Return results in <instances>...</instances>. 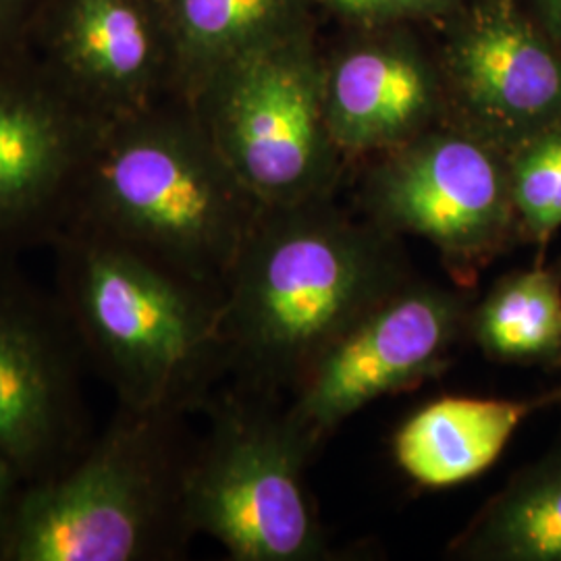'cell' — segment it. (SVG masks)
I'll return each instance as SVG.
<instances>
[{
	"mask_svg": "<svg viewBox=\"0 0 561 561\" xmlns=\"http://www.w3.org/2000/svg\"><path fill=\"white\" fill-rule=\"evenodd\" d=\"M333 198L262 206L243 241L221 317L238 387L291 393L343 333L412 279L400 238L354 221Z\"/></svg>",
	"mask_w": 561,
	"mask_h": 561,
	"instance_id": "1",
	"label": "cell"
},
{
	"mask_svg": "<svg viewBox=\"0 0 561 561\" xmlns=\"http://www.w3.org/2000/svg\"><path fill=\"white\" fill-rule=\"evenodd\" d=\"M261 210L192 106L171 96L102 125L65 231L117 243L222 294Z\"/></svg>",
	"mask_w": 561,
	"mask_h": 561,
	"instance_id": "2",
	"label": "cell"
},
{
	"mask_svg": "<svg viewBox=\"0 0 561 561\" xmlns=\"http://www.w3.org/2000/svg\"><path fill=\"white\" fill-rule=\"evenodd\" d=\"M50 248L57 296L117 405L202 408L227 375L221 291L88 233L62 231Z\"/></svg>",
	"mask_w": 561,
	"mask_h": 561,
	"instance_id": "3",
	"label": "cell"
},
{
	"mask_svg": "<svg viewBox=\"0 0 561 561\" xmlns=\"http://www.w3.org/2000/svg\"><path fill=\"white\" fill-rule=\"evenodd\" d=\"M183 414L117 405L62 472L25 489L4 561H162L192 539Z\"/></svg>",
	"mask_w": 561,
	"mask_h": 561,
	"instance_id": "4",
	"label": "cell"
},
{
	"mask_svg": "<svg viewBox=\"0 0 561 561\" xmlns=\"http://www.w3.org/2000/svg\"><path fill=\"white\" fill-rule=\"evenodd\" d=\"M275 396L245 387L204 401L208 431L190 454L185 520L229 560L322 561L329 539L304 470L312 449Z\"/></svg>",
	"mask_w": 561,
	"mask_h": 561,
	"instance_id": "5",
	"label": "cell"
},
{
	"mask_svg": "<svg viewBox=\"0 0 561 561\" xmlns=\"http://www.w3.org/2000/svg\"><path fill=\"white\" fill-rule=\"evenodd\" d=\"M317 32L225 65L187 101L262 206L333 198L347 167L324 117Z\"/></svg>",
	"mask_w": 561,
	"mask_h": 561,
	"instance_id": "6",
	"label": "cell"
},
{
	"mask_svg": "<svg viewBox=\"0 0 561 561\" xmlns=\"http://www.w3.org/2000/svg\"><path fill=\"white\" fill-rule=\"evenodd\" d=\"M366 162L364 219L396 238L428 241L463 289L522 241L505 150L456 121Z\"/></svg>",
	"mask_w": 561,
	"mask_h": 561,
	"instance_id": "7",
	"label": "cell"
},
{
	"mask_svg": "<svg viewBox=\"0 0 561 561\" xmlns=\"http://www.w3.org/2000/svg\"><path fill=\"white\" fill-rule=\"evenodd\" d=\"M85 366L57 291L0 256V458L25 486L57 477L92 442Z\"/></svg>",
	"mask_w": 561,
	"mask_h": 561,
	"instance_id": "8",
	"label": "cell"
},
{
	"mask_svg": "<svg viewBox=\"0 0 561 561\" xmlns=\"http://www.w3.org/2000/svg\"><path fill=\"white\" fill-rule=\"evenodd\" d=\"M470 308L463 291L412 277L343 333L285 408L312 454L362 408L442 375Z\"/></svg>",
	"mask_w": 561,
	"mask_h": 561,
	"instance_id": "9",
	"label": "cell"
},
{
	"mask_svg": "<svg viewBox=\"0 0 561 561\" xmlns=\"http://www.w3.org/2000/svg\"><path fill=\"white\" fill-rule=\"evenodd\" d=\"M449 121L510 150L561 121V48L520 0H463L439 25Z\"/></svg>",
	"mask_w": 561,
	"mask_h": 561,
	"instance_id": "10",
	"label": "cell"
},
{
	"mask_svg": "<svg viewBox=\"0 0 561 561\" xmlns=\"http://www.w3.org/2000/svg\"><path fill=\"white\" fill-rule=\"evenodd\" d=\"M104 123L30 50L0 62V256L50 245L65 231Z\"/></svg>",
	"mask_w": 561,
	"mask_h": 561,
	"instance_id": "11",
	"label": "cell"
},
{
	"mask_svg": "<svg viewBox=\"0 0 561 561\" xmlns=\"http://www.w3.org/2000/svg\"><path fill=\"white\" fill-rule=\"evenodd\" d=\"M27 50L101 121L175 96V46L162 0H44Z\"/></svg>",
	"mask_w": 561,
	"mask_h": 561,
	"instance_id": "12",
	"label": "cell"
},
{
	"mask_svg": "<svg viewBox=\"0 0 561 561\" xmlns=\"http://www.w3.org/2000/svg\"><path fill=\"white\" fill-rule=\"evenodd\" d=\"M416 27H347L322 50L324 117L347 164L393 150L449 117L437 46Z\"/></svg>",
	"mask_w": 561,
	"mask_h": 561,
	"instance_id": "13",
	"label": "cell"
},
{
	"mask_svg": "<svg viewBox=\"0 0 561 561\" xmlns=\"http://www.w3.org/2000/svg\"><path fill=\"white\" fill-rule=\"evenodd\" d=\"M561 403V385L528 398L447 396L428 401L401 422L393 458L426 489H449L489 470L522 422Z\"/></svg>",
	"mask_w": 561,
	"mask_h": 561,
	"instance_id": "14",
	"label": "cell"
},
{
	"mask_svg": "<svg viewBox=\"0 0 561 561\" xmlns=\"http://www.w3.org/2000/svg\"><path fill=\"white\" fill-rule=\"evenodd\" d=\"M175 46V99L225 65L317 27V0H162Z\"/></svg>",
	"mask_w": 561,
	"mask_h": 561,
	"instance_id": "15",
	"label": "cell"
},
{
	"mask_svg": "<svg viewBox=\"0 0 561 561\" xmlns=\"http://www.w3.org/2000/svg\"><path fill=\"white\" fill-rule=\"evenodd\" d=\"M466 561H561V445L526 463L449 545Z\"/></svg>",
	"mask_w": 561,
	"mask_h": 561,
	"instance_id": "16",
	"label": "cell"
},
{
	"mask_svg": "<svg viewBox=\"0 0 561 561\" xmlns=\"http://www.w3.org/2000/svg\"><path fill=\"white\" fill-rule=\"evenodd\" d=\"M468 335L489 360L561 368V264L495 280L470 308Z\"/></svg>",
	"mask_w": 561,
	"mask_h": 561,
	"instance_id": "17",
	"label": "cell"
},
{
	"mask_svg": "<svg viewBox=\"0 0 561 561\" xmlns=\"http://www.w3.org/2000/svg\"><path fill=\"white\" fill-rule=\"evenodd\" d=\"M505 154L522 241L545 245L561 229V121Z\"/></svg>",
	"mask_w": 561,
	"mask_h": 561,
	"instance_id": "18",
	"label": "cell"
},
{
	"mask_svg": "<svg viewBox=\"0 0 561 561\" xmlns=\"http://www.w3.org/2000/svg\"><path fill=\"white\" fill-rule=\"evenodd\" d=\"M463 0H317L327 13L345 27L381 25H442Z\"/></svg>",
	"mask_w": 561,
	"mask_h": 561,
	"instance_id": "19",
	"label": "cell"
},
{
	"mask_svg": "<svg viewBox=\"0 0 561 561\" xmlns=\"http://www.w3.org/2000/svg\"><path fill=\"white\" fill-rule=\"evenodd\" d=\"M44 0H0V62L27 53Z\"/></svg>",
	"mask_w": 561,
	"mask_h": 561,
	"instance_id": "20",
	"label": "cell"
},
{
	"mask_svg": "<svg viewBox=\"0 0 561 561\" xmlns=\"http://www.w3.org/2000/svg\"><path fill=\"white\" fill-rule=\"evenodd\" d=\"M25 489L27 486L18 477V472L0 458V561H4L13 537Z\"/></svg>",
	"mask_w": 561,
	"mask_h": 561,
	"instance_id": "21",
	"label": "cell"
},
{
	"mask_svg": "<svg viewBox=\"0 0 561 561\" xmlns=\"http://www.w3.org/2000/svg\"><path fill=\"white\" fill-rule=\"evenodd\" d=\"M526 9L541 25L542 32L561 48V0H528Z\"/></svg>",
	"mask_w": 561,
	"mask_h": 561,
	"instance_id": "22",
	"label": "cell"
}]
</instances>
